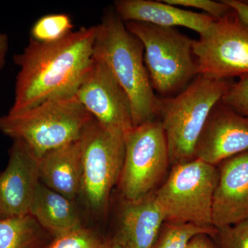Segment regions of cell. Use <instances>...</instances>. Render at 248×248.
<instances>
[{
    "mask_svg": "<svg viewBox=\"0 0 248 248\" xmlns=\"http://www.w3.org/2000/svg\"><path fill=\"white\" fill-rule=\"evenodd\" d=\"M198 75L211 79L248 76V25L234 11L193 41Z\"/></svg>",
    "mask_w": 248,
    "mask_h": 248,
    "instance_id": "obj_9",
    "label": "cell"
},
{
    "mask_svg": "<svg viewBox=\"0 0 248 248\" xmlns=\"http://www.w3.org/2000/svg\"><path fill=\"white\" fill-rule=\"evenodd\" d=\"M165 3L183 8L196 9L203 11L216 20L221 19L231 14L232 9L224 1H215L212 0H162Z\"/></svg>",
    "mask_w": 248,
    "mask_h": 248,
    "instance_id": "obj_24",
    "label": "cell"
},
{
    "mask_svg": "<svg viewBox=\"0 0 248 248\" xmlns=\"http://www.w3.org/2000/svg\"><path fill=\"white\" fill-rule=\"evenodd\" d=\"M233 82L198 75L175 96L157 97L156 117L164 128L172 166L196 159V147L210 112Z\"/></svg>",
    "mask_w": 248,
    "mask_h": 248,
    "instance_id": "obj_3",
    "label": "cell"
},
{
    "mask_svg": "<svg viewBox=\"0 0 248 248\" xmlns=\"http://www.w3.org/2000/svg\"><path fill=\"white\" fill-rule=\"evenodd\" d=\"M114 11L124 22L147 23L161 27H182L205 35L216 19L208 15L193 12L153 0H117Z\"/></svg>",
    "mask_w": 248,
    "mask_h": 248,
    "instance_id": "obj_14",
    "label": "cell"
},
{
    "mask_svg": "<svg viewBox=\"0 0 248 248\" xmlns=\"http://www.w3.org/2000/svg\"><path fill=\"white\" fill-rule=\"evenodd\" d=\"M76 96L102 126L125 134L134 127L131 104L107 65L93 57Z\"/></svg>",
    "mask_w": 248,
    "mask_h": 248,
    "instance_id": "obj_10",
    "label": "cell"
},
{
    "mask_svg": "<svg viewBox=\"0 0 248 248\" xmlns=\"http://www.w3.org/2000/svg\"><path fill=\"white\" fill-rule=\"evenodd\" d=\"M221 102L240 115L248 117V76L234 81L221 99Z\"/></svg>",
    "mask_w": 248,
    "mask_h": 248,
    "instance_id": "obj_23",
    "label": "cell"
},
{
    "mask_svg": "<svg viewBox=\"0 0 248 248\" xmlns=\"http://www.w3.org/2000/svg\"><path fill=\"white\" fill-rule=\"evenodd\" d=\"M248 151V117L217 103L196 147L195 158L217 166L232 156Z\"/></svg>",
    "mask_w": 248,
    "mask_h": 248,
    "instance_id": "obj_12",
    "label": "cell"
},
{
    "mask_svg": "<svg viewBox=\"0 0 248 248\" xmlns=\"http://www.w3.org/2000/svg\"><path fill=\"white\" fill-rule=\"evenodd\" d=\"M125 24L141 41L152 86L163 97L181 92L198 76L194 40L190 37L174 28L143 22Z\"/></svg>",
    "mask_w": 248,
    "mask_h": 248,
    "instance_id": "obj_5",
    "label": "cell"
},
{
    "mask_svg": "<svg viewBox=\"0 0 248 248\" xmlns=\"http://www.w3.org/2000/svg\"><path fill=\"white\" fill-rule=\"evenodd\" d=\"M164 222L153 192L139 200H125L115 239L128 248H152Z\"/></svg>",
    "mask_w": 248,
    "mask_h": 248,
    "instance_id": "obj_16",
    "label": "cell"
},
{
    "mask_svg": "<svg viewBox=\"0 0 248 248\" xmlns=\"http://www.w3.org/2000/svg\"><path fill=\"white\" fill-rule=\"evenodd\" d=\"M93 117L76 94L48 99L20 113L0 116V132L24 141L37 158L79 140Z\"/></svg>",
    "mask_w": 248,
    "mask_h": 248,
    "instance_id": "obj_4",
    "label": "cell"
},
{
    "mask_svg": "<svg viewBox=\"0 0 248 248\" xmlns=\"http://www.w3.org/2000/svg\"><path fill=\"white\" fill-rule=\"evenodd\" d=\"M96 32L94 25L80 28L53 43L30 39L22 53L14 56L19 70L8 113H20L48 99L76 94L93 62Z\"/></svg>",
    "mask_w": 248,
    "mask_h": 248,
    "instance_id": "obj_1",
    "label": "cell"
},
{
    "mask_svg": "<svg viewBox=\"0 0 248 248\" xmlns=\"http://www.w3.org/2000/svg\"><path fill=\"white\" fill-rule=\"evenodd\" d=\"M218 169L200 159L172 166L166 182L153 192L165 222L215 227L214 196Z\"/></svg>",
    "mask_w": 248,
    "mask_h": 248,
    "instance_id": "obj_6",
    "label": "cell"
},
{
    "mask_svg": "<svg viewBox=\"0 0 248 248\" xmlns=\"http://www.w3.org/2000/svg\"><path fill=\"white\" fill-rule=\"evenodd\" d=\"M213 239L208 234L197 235L191 239L187 248H217Z\"/></svg>",
    "mask_w": 248,
    "mask_h": 248,
    "instance_id": "obj_26",
    "label": "cell"
},
{
    "mask_svg": "<svg viewBox=\"0 0 248 248\" xmlns=\"http://www.w3.org/2000/svg\"><path fill=\"white\" fill-rule=\"evenodd\" d=\"M43 232L30 215L0 218V248H36Z\"/></svg>",
    "mask_w": 248,
    "mask_h": 248,
    "instance_id": "obj_18",
    "label": "cell"
},
{
    "mask_svg": "<svg viewBox=\"0 0 248 248\" xmlns=\"http://www.w3.org/2000/svg\"><path fill=\"white\" fill-rule=\"evenodd\" d=\"M169 165V146L160 121L133 127L125 134V155L117 184L125 200H139L154 192Z\"/></svg>",
    "mask_w": 248,
    "mask_h": 248,
    "instance_id": "obj_8",
    "label": "cell"
},
{
    "mask_svg": "<svg viewBox=\"0 0 248 248\" xmlns=\"http://www.w3.org/2000/svg\"><path fill=\"white\" fill-rule=\"evenodd\" d=\"M29 215L44 231L55 238L83 227L74 201L48 188L40 182L36 188Z\"/></svg>",
    "mask_w": 248,
    "mask_h": 248,
    "instance_id": "obj_17",
    "label": "cell"
},
{
    "mask_svg": "<svg viewBox=\"0 0 248 248\" xmlns=\"http://www.w3.org/2000/svg\"><path fill=\"white\" fill-rule=\"evenodd\" d=\"M9 48V37L6 33L0 32V71L6 64V55Z\"/></svg>",
    "mask_w": 248,
    "mask_h": 248,
    "instance_id": "obj_27",
    "label": "cell"
},
{
    "mask_svg": "<svg viewBox=\"0 0 248 248\" xmlns=\"http://www.w3.org/2000/svg\"><path fill=\"white\" fill-rule=\"evenodd\" d=\"M82 157L81 192L94 213L105 211L117 185L125 155V134L102 126L93 118L80 138Z\"/></svg>",
    "mask_w": 248,
    "mask_h": 248,
    "instance_id": "obj_7",
    "label": "cell"
},
{
    "mask_svg": "<svg viewBox=\"0 0 248 248\" xmlns=\"http://www.w3.org/2000/svg\"><path fill=\"white\" fill-rule=\"evenodd\" d=\"M96 27L93 57L107 65L126 93L134 127L155 120L157 97L145 65L141 41L128 30L113 9L105 11Z\"/></svg>",
    "mask_w": 248,
    "mask_h": 248,
    "instance_id": "obj_2",
    "label": "cell"
},
{
    "mask_svg": "<svg viewBox=\"0 0 248 248\" xmlns=\"http://www.w3.org/2000/svg\"><path fill=\"white\" fill-rule=\"evenodd\" d=\"M73 21L68 14H52L39 18L31 30V39L42 43H53L73 31Z\"/></svg>",
    "mask_w": 248,
    "mask_h": 248,
    "instance_id": "obj_20",
    "label": "cell"
},
{
    "mask_svg": "<svg viewBox=\"0 0 248 248\" xmlns=\"http://www.w3.org/2000/svg\"><path fill=\"white\" fill-rule=\"evenodd\" d=\"M239 16L240 19L248 25V4L241 0H223Z\"/></svg>",
    "mask_w": 248,
    "mask_h": 248,
    "instance_id": "obj_25",
    "label": "cell"
},
{
    "mask_svg": "<svg viewBox=\"0 0 248 248\" xmlns=\"http://www.w3.org/2000/svg\"><path fill=\"white\" fill-rule=\"evenodd\" d=\"M218 169L213 209L216 228L248 219V151L222 161Z\"/></svg>",
    "mask_w": 248,
    "mask_h": 248,
    "instance_id": "obj_13",
    "label": "cell"
},
{
    "mask_svg": "<svg viewBox=\"0 0 248 248\" xmlns=\"http://www.w3.org/2000/svg\"><path fill=\"white\" fill-rule=\"evenodd\" d=\"M97 248H128L120 243V241L116 240L115 238L109 240V241H104V242L99 243Z\"/></svg>",
    "mask_w": 248,
    "mask_h": 248,
    "instance_id": "obj_28",
    "label": "cell"
},
{
    "mask_svg": "<svg viewBox=\"0 0 248 248\" xmlns=\"http://www.w3.org/2000/svg\"><path fill=\"white\" fill-rule=\"evenodd\" d=\"M217 230V248H248V219Z\"/></svg>",
    "mask_w": 248,
    "mask_h": 248,
    "instance_id": "obj_21",
    "label": "cell"
},
{
    "mask_svg": "<svg viewBox=\"0 0 248 248\" xmlns=\"http://www.w3.org/2000/svg\"><path fill=\"white\" fill-rule=\"evenodd\" d=\"M99 243L92 232L81 227L57 236L47 248H97Z\"/></svg>",
    "mask_w": 248,
    "mask_h": 248,
    "instance_id": "obj_22",
    "label": "cell"
},
{
    "mask_svg": "<svg viewBox=\"0 0 248 248\" xmlns=\"http://www.w3.org/2000/svg\"><path fill=\"white\" fill-rule=\"evenodd\" d=\"M82 174L80 139L39 159L40 182L69 200L81 194Z\"/></svg>",
    "mask_w": 248,
    "mask_h": 248,
    "instance_id": "obj_15",
    "label": "cell"
},
{
    "mask_svg": "<svg viewBox=\"0 0 248 248\" xmlns=\"http://www.w3.org/2000/svg\"><path fill=\"white\" fill-rule=\"evenodd\" d=\"M9 161L0 172V218L29 215L40 183L39 158L22 140H14Z\"/></svg>",
    "mask_w": 248,
    "mask_h": 248,
    "instance_id": "obj_11",
    "label": "cell"
},
{
    "mask_svg": "<svg viewBox=\"0 0 248 248\" xmlns=\"http://www.w3.org/2000/svg\"><path fill=\"white\" fill-rule=\"evenodd\" d=\"M217 232L215 227L164 221L152 248H187L194 236L205 234L214 238Z\"/></svg>",
    "mask_w": 248,
    "mask_h": 248,
    "instance_id": "obj_19",
    "label": "cell"
}]
</instances>
